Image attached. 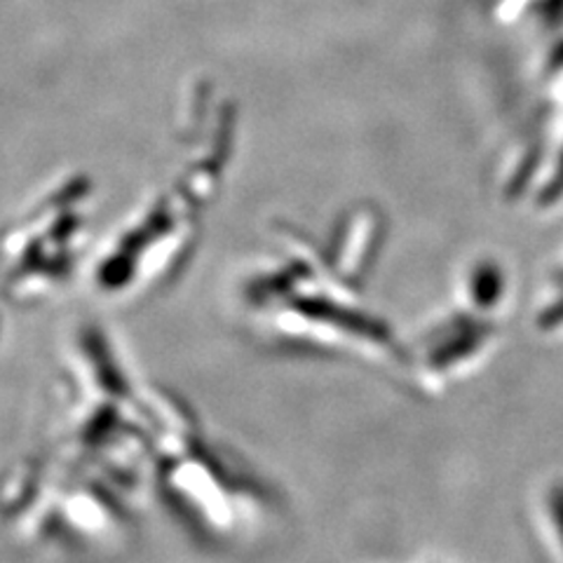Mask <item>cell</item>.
<instances>
[{"instance_id":"obj_3","label":"cell","mask_w":563,"mask_h":563,"mask_svg":"<svg viewBox=\"0 0 563 563\" xmlns=\"http://www.w3.org/2000/svg\"><path fill=\"white\" fill-rule=\"evenodd\" d=\"M550 512H552V521H554V528L559 533L561 548H563V484L554 486V490L550 493Z\"/></svg>"},{"instance_id":"obj_1","label":"cell","mask_w":563,"mask_h":563,"mask_svg":"<svg viewBox=\"0 0 563 563\" xmlns=\"http://www.w3.org/2000/svg\"><path fill=\"white\" fill-rule=\"evenodd\" d=\"M482 343H484L482 331H465V333H455V336H446L437 345L434 355L430 357V364L434 368H451L455 364H461L463 360H467V355H472V352H477Z\"/></svg>"},{"instance_id":"obj_2","label":"cell","mask_w":563,"mask_h":563,"mask_svg":"<svg viewBox=\"0 0 563 563\" xmlns=\"http://www.w3.org/2000/svg\"><path fill=\"white\" fill-rule=\"evenodd\" d=\"M500 277L493 268H486L482 273H477L474 277V298H477V303L482 308H490L496 306L498 296H500Z\"/></svg>"}]
</instances>
